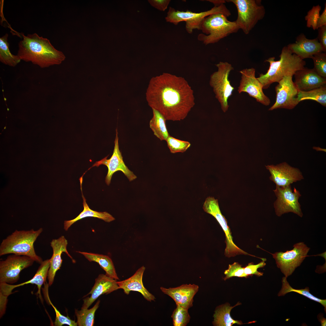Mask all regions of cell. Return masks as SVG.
I'll list each match as a JSON object with an SVG mask.
<instances>
[{
	"mask_svg": "<svg viewBox=\"0 0 326 326\" xmlns=\"http://www.w3.org/2000/svg\"><path fill=\"white\" fill-rule=\"evenodd\" d=\"M146 98L152 109L173 121L185 118L195 104L193 91L186 80L167 73L151 79Z\"/></svg>",
	"mask_w": 326,
	"mask_h": 326,
	"instance_id": "cell-1",
	"label": "cell"
},
{
	"mask_svg": "<svg viewBox=\"0 0 326 326\" xmlns=\"http://www.w3.org/2000/svg\"><path fill=\"white\" fill-rule=\"evenodd\" d=\"M21 35L23 39L18 43L17 55L21 60L45 68L60 64L65 60L62 52L56 49L47 38L36 33Z\"/></svg>",
	"mask_w": 326,
	"mask_h": 326,
	"instance_id": "cell-2",
	"label": "cell"
},
{
	"mask_svg": "<svg viewBox=\"0 0 326 326\" xmlns=\"http://www.w3.org/2000/svg\"><path fill=\"white\" fill-rule=\"evenodd\" d=\"M280 57L277 61L275 60L274 57L265 61L269 63V68L266 73L260 74L257 78L263 89L268 88L271 84L278 82L285 76H293L296 71L305 67V62L293 53L287 46L283 48Z\"/></svg>",
	"mask_w": 326,
	"mask_h": 326,
	"instance_id": "cell-3",
	"label": "cell"
},
{
	"mask_svg": "<svg viewBox=\"0 0 326 326\" xmlns=\"http://www.w3.org/2000/svg\"><path fill=\"white\" fill-rule=\"evenodd\" d=\"M43 231L42 228L37 230H15L2 241L0 256L11 254L27 256L40 264L43 260L36 253L34 244Z\"/></svg>",
	"mask_w": 326,
	"mask_h": 326,
	"instance_id": "cell-4",
	"label": "cell"
},
{
	"mask_svg": "<svg viewBox=\"0 0 326 326\" xmlns=\"http://www.w3.org/2000/svg\"><path fill=\"white\" fill-rule=\"evenodd\" d=\"M224 14H213L206 17L201 23L200 30L203 33L197 36L198 40L205 45L216 43L240 29L235 21H230Z\"/></svg>",
	"mask_w": 326,
	"mask_h": 326,
	"instance_id": "cell-5",
	"label": "cell"
},
{
	"mask_svg": "<svg viewBox=\"0 0 326 326\" xmlns=\"http://www.w3.org/2000/svg\"><path fill=\"white\" fill-rule=\"evenodd\" d=\"M219 13H223L228 17L231 15L230 11L225 3L214 6L209 10L199 13L189 10L184 11L176 10L170 7L165 19L167 22L176 25L181 22L185 21L186 30L188 33L191 34L194 29L200 30L201 23L206 17L211 14Z\"/></svg>",
	"mask_w": 326,
	"mask_h": 326,
	"instance_id": "cell-6",
	"label": "cell"
},
{
	"mask_svg": "<svg viewBox=\"0 0 326 326\" xmlns=\"http://www.w3.org/2000/svg\"><path fill=\"white\" fill-rule=\"evenodd\" d=\"M225 2L233 3L235 6L238 16L235 21L240 29L246 34H249L258 22L265 16V10L257 0H229Z\"/></svg>",
	"mask_w": 326,
	"mask_h": 326,
	"instance_id": "cell-7",
	"label": "cell"
},
{
	"mask_svg": "<svg viewBox=\"0 0 326 326\" xmlns=\"http://www.w3.org/2000/svg\"><path fill=\"white\" fill-rule=\"evenodd\" d=\"M215 65L218 70L210 75L209 83L216 98L220 104L222 110L225 112L229 107L228 99L232 95L235 89L229 79L230 72L234 68L227 62H220Z\"/></svg>",
	"mask_w": 326,
	"mask_h": 326,
	"instance_id": "cell-8",
	"label": "cell"
},
{
	"mask_svg": "<svg viewBox=\"0 0 326 326\" xmlns=\"http://www.w3.org/2000/svg\"><path fill=\"white\" fill-rule=\"evenodd\" d=\"M292 249L285 252L271 254L277 267L286 278L291 275L307 256L310 248L303 242L297 243Z\"/></svg>",
	"mask_w": 326,
	"mask_h": 326,
	"instance_id": "cell-9",
	"label": "cell"
},
{
	"mask_svg": "<svg viewBox=\"0 0 326 326\" xmlns=\"http://www.w3.org/2000/svg\"><path fill=\"white\" fill-rule=\"evenodd\" d=\"M203 209L205 212L211 215L216 219L225 233L226 247L224 254L226 257H230L239 254L254 256L241 250L234 243L230 229L227 224L226 219L221 213L218 200L213 197H207L203 204Z\"/></svg>",
	"mask_w": 326,
	"mask_h": 326,
	"instance_id": "cell-10",
	"label": "cell"
},
{
	"mask_svg": "<svg viewBox=\"0 0 326 326\" xmlns=\"http://www.w3.org/2000/svg\"><path fill=\"white\" fill-rule=\"evenodd\" d=\"M273 191L277 198L274 203L277 216H280L284 214L292 212L302 217L303 215L298 202L301 195L298 190L294 187L293 192L290 185L283 187L276 186Z\"/></svg>",
	"mask_w": 326,
	"mask_h": 326,
	"instance_id": "cell-11",
	"label": "cell"
},
{
	"mask_svg": "<svg viewBox=\"0 0 326 326\" xmlns=\"http://www.w3.org/2000/svg\"><path fill=\"white\" fill-rule=\"evenodd\" d=\"M35 261L30 257L12 254L0 261V283L12 284L19 279L23 270L32 265Z\"/></svg>",
	"mask_w": 326,
	"mask_h": 326,
	"instance_id": "cell-12",
	"label": "cell"
},
{
	"mask_svg": "<svg viewBox=\"0 0 326 326\" xmlns=\"http://www.w3.org/2000/svg\"><path fill=\"white\" fill-rule=\"evenodd\" d=\"M292 76H286L278 82L275 87L276 99L274 104L269 109L278 108L291 110L299 103L297 96L299 92L292 80Z\"/></svg>",
	"mask_w": 326,
	"mask_h": 326,
	"instance_id": "cell-13",
	"label": "cell"
},
{
	"mask_svg": "<svg viewBox=\"0 0 326 326\" xmlns=\"http://www.w3.org/2000/svg\"><path fill=\"white\" fill-rule=\"evenodd\" d=\"M239 72L241 74V78L238 88V93L246 92L257 102L265 106L269 105L270 100L263 92L262 84L255 77V69L253 68L244 69Z\"/></svg>",
	"mask_w": 326,
	"mask_h": 326,
	"instance_id": "cell-14",
	"label": "cell"
},
{
	"mask_svg": "<svg viewBox=\"0 0 326 326\" xmlns=\"http://www.w3.org/2000/svg\"><path fill=\"white\" fill-rule=\"evenodd\" d=\"M118 134L117 129H116L114 148L111 158L107 159V156L101 160L96 162L92 166L88 169L89 170L93 167H98L101 165L106 166L108 168V171L105 178V181L108 185H109L110 183L111 178L113 174L119 171L122 172L130 181H133L137 177L133 172L130 170L126 165L123 161L121 153L119 149Z\"/></svg>",
	"mask_w": 326,
	"mask_h": 326,
	"instance_id": "cell-15",
	"label": "cell"
},
{
	"mask_svg": "<svg viewBox=\"0 0 326 326\" xmlns=\"http://www.w3.org/2000/svg\"><path fill=\"white\" fill-rule=\"evenodd\" d=\"M271 174L270 179L276 186L283 187L303 179L302 173L298 168L290 166L286 162L265 166Z\"/></svg>",
	"mask_w": 326,
	"mask_h": 326,
	"instance_id": "cell-16",
	"label": "cell"
},
{
	"mask_svg": "<svg viewBox=\"0 0 326 326\" xmlns=\"http://www.w3.org/2000/svg\"><path fill=\"white\" fill-rule=\"evenodd\" d=\"M50 266V259L46 260L40 264L36 273L30 280L25 282L17 285L9 284L5 283H0V296L7 298L12 294V290L14 288L28 284L36 285L38 288L37 295L42 300L41 294V287L45 284L47 277Z\"/></svg>",
	"mask_w": 326,
	"mask_h": 326,
	"instance_id": "cell-17",
	"label": "cell"
},
{
	"mask_svg": "<svg viewBox=\"0 0 326 326\" xmlns=\"http://www.w3.org/2000/svg\"><path fill=\"white\" fill-rule=\"evenodd\" d=\"M119 289L117 280L106 274H100L95 279V283L91 290L84 297L91 294L90 297L83 299V303L81 308L86 309L101 295L109 294Z\"/></svg>",
	"mask_w": 326,
	"mask_h": 326,
	"instance_id": "cell-18",
	"label": "cell"
},
{
	"mask_svg": "<svg viewBox=\"0 0 326 326\" xmlns=\"http://www.w3.org/2000/svg\"><path fill=\"white\" fill-rule=\"evenodd\" d=\"M160 289L164 293L171 298L176 305L188 309L193 305V298L198 291L199 286L194 284H185L175 288L161 287Z\"/></svg>",
	"mask_w": 326,
	"mask_h": 326,
	"instance_id": "cell-19",
	"label": "cell"
},
{
	"mask_svg": "<svg viewBox=\"0 0 326 326\" xmlns=\"http://www.w3.org/2000/svg\"><path fill=\"white\" fill-rule=\"evenodd\" d=\"M50 243L53 249V254L50 259V266L47 277L49 286L53 284L56 273L61 266L62 262L61 254L63 252H65L72 259L73 262H75V260L67 250L68 241L64 236H62L57 239H53Z\"/></svg>",
	"mask_w": 326,
	"mask_h": 326,
	"instance_id": "cell-20",
	"label": "cell"
},
{
	"mask_svg": "<svg viewBox=\"0 0 326 326\" xmlns=\"http://www.w3.org/2000/svg\"><path fill=\"white\" fill-rule=\"evenodd\" d=\"M294 82L299 91H308L326 85V79L320 76L314 68L304 67L296 72Z\"/></svg>",
	"mask_w": 326,
	"mask_h": 326,
	"instance_id": "cell-21",
	"label": "cell"
},
{
	"mask_svg": "<svg viewBox=\"0 0 326 326\" xmlns=\"http://www.w3.org/2000/svg\"><path fill=\"white\" fill-rule=\"evenodd\" d=\"M287 46L293 53L303 60L311 58L314 55L323 52L317 38L309 39L303 34L297 37L295 43L289 44Z\"/></svg>",
	"mask_w": 326,
	"mask_h": 326,
	"instance_id": "cell-22",
	"label": "cell"
},
{
	"mask_svg": "<svg viewBox=\"0 0 326 326\" xmlns=\"http://www.w3.org/2000/svg\"><path fill=\"white\" fill-rule=\"evenodd\" d=\"M145 267L142 266L139 268L131 277L123 281H117L119 288L123 289L124 293L128 295L131 291L140 293L147 300L151 302L155 300V296L145 287L142 283V277Z\"/></svg>",
	"mask_w": 326,
	"mask_h": 326,
	"instance_id": "cell-23",
	"label": "cell"
},
{
	"mask_svg": "<svg viewBox=\"0 0 326 326\" xmlns=\"http://www.w3.org/2000/svg\"><path fill=\"white\" fill-rule=\"evenodd\" d=\"M81 189L82 192V196L83 199V206L84 209L82 212L75 218L72 220H65L64 223V229L66 231L68 230L69 228L74 223L82 219L87 217H93L102 219L104 221L109 222L115 220V219L111 214L106 212H100L91 209L89 207L86 203L82 192V178L79 179Z\"/></svg>",
	"mask_w": 326,
	"mask_h": 326,
	"instance_id": "cell-24",
	"label": "cell"
},
{
	"mask_svg": "<svg viewBox=\"0 0 326 326\" xmlns=\"http://www.w3.org/2000/svg\"><path fill=\"white\" fill-rule=\"evenodd\" d=\"M76 252L83 255L89 261H94L98 263L105 271V274L107 276L117 280H119L113 261L108 256L91 253Z\"/></svg>",
	"mask_w": 326,
	"mask_h": 326,
	"instance_id": "cell-25",
	"label": "cell"
},
{
	"mask_svg": "<svg viewBox=\"0 0 326 326\" xmlns=\"http://www.w3.org/2000/svg\"><path fill=\"white\" fill-rule=\"evenodd\" d=\"M238 303L233 306H231L228 303H226L218 306L216 309L214 314V321L213 324L216 326H231L236 324H242L241 321L235 320L232 318L230 315L231 310L235 306L240 305Z\"/></svg>",
	"mask_w": 326,
	"mask_h": 326,
	"instance_id": "cell-26",
	"label": "cell"
},
{
	"mask_svg": "<svg viewBox=\"0 0 326 326\" xmlns=\"http://www.w3.org/2000/svg\"><path fill=\"white\" fill-rule=\"evenodd\" d=\"M153 116L149 122L154 135L161 141L166 140L170 135L166 125V120L158 111L152 109Z\"/></svg>",
	"mask_w": 326,
	"mask_h": 326,
	"instance_id": "cell-27",
	"label": "cell"
},
{
	"mask_svg": "<svg viewBox=\"0 0 326 326\" xmlns=\"http://www.w3.org/2000/svg\"><path fill=\"white\" fill-rule=\"evenodd\" d=\"M8 35L6 34L0 38V61L3 64L14 67L21 60L17 55L11 53L8 42Z\"/></svg>",
	"mask_w": 326,
	"mask_h": 326,
	"instance_id": "cell-28",
	"label": "cell"
},
{
	"mask_svg": "<svg viewBox=\"0 0 326 326\" xmlns=\"http://www.w3.org/2000/svg\"><path fill=\"white\" fill-rule=\"evenodd\" d=\"M297 98L299 102L306 100H312L326 107V85L308 91H299Z\"/></svg>",
	"mask_w": 326,
	"mask_h": 326,
	"instance_id": "cell-29",
	"label": "cell"
},
{
	"mask_svg": "<svg viewBox=\"0 0 326 326\" xmlns=\"http://www.w3.org/2000/svg\"><path fill=\"white\" fill-rule=\"evenodd\" d=\"M282 288L279 292L278 296H283L287 293L291 292H294L302 295L310 299L319 302L321 304L324 308V311H326V300L322 299L315 296L309 292V288L306 287L304 289H296L292 288L289 285L287 280L286 278L283 277L282 280Z\"/></svg>",
	"mask_w": 326,
	"mask_h": 326,
	"instance_id": "cell-30",
	"label": "cell"
},
{
	"mask_svg": "<svg viewBox=\"0 0 326 326\" xmlns=\"http://www.w3.org/2000/svg\"><path fill=\"white\" fill-rule=\"evenodd\" d=\"M100 301H97L94 306L90 309H82L78 310L75 309V314L77 318L78 325L79 326H92L94 325L95 312L99 306Z\"/></svg>",
	"mask_w": 326,
	"mask_h": 326,
	"instance_id": "cell-31",
	"label": "cell"
},
{
	"mask_svg": "<svg viewBox=\"0 0 326 326\" xmlns=\"http://www.w3.org/2000/svg\"><path fill=\"white\" fill-rule=\"evenodd\" d=\"M171 317L174 326H185L190 318L188 309L178 305H176V308L173 311Z\"/></svg>",
	"mask_w": 326,
	"mask_h": 326,
	"instance_id": "cell-32",
	"label": "cell"
},
{
	"mask_svg": "<svg viewBox=\"0 0 326 326\" xmlns=\"http://www.w3.org/2000/svg\"><path fill=\"white\" fill-rule=\"evenodd\" d=\"M171 153H183L190 146L191 144L187 141L176 139L169 135L166 140Z\"/></svg>",
	"mask_w": 326,
	"mask_h": 326,
	"instance_id": "cell-33",
	"label": "cell"
},
{
	"mask_svg": "<svg viewBox=\"0 0 326 326\" xmlns=\"http://www.w3.org/2000/svg\"><path fill=\"white\" fill-rule=\"evenodd\" d=\"M314 69L321 77L326 79V54L324 52L317 53L312 57Z\"/></svg>",
	"mask_w": 326,
	"mask_h": 326,
	"instance_id": "cell-34",
	"label": "cell"
},
{
	"mask_svg": "<svg viewBox=\"0 0 326 326\" xmlns=\"http://www.w3.org/2000/svg\"><path fill=\"white\" fill-rule=\"evenodd\" d=\"M224 273L225 276L223 279L225 280L233 277L247 278L248 276L244 273V268L236 262L229 264L228 268L225 271Z\"/></svg>",
	"mask_w": 326,
	"mask_h": 326,
	"instance_id": "cell-35",
	"label": "cell"
},
{
	"mask_svg": "<svg viewBox=\"0 0 326 326\" xmlns=\"http://www.w3.org/2000/svg\"><path fill=\"white\" fill-rule=\"evenodd\" d=\"M321 7L319 5L313 6L307 13L305 17L307 21V26L312 27L314 30L316 29L317 23L320 16Z\"/></svg>",
	"mask_w": 326,
	"mask_h": 326,
	"instance_id": "cell-36",
	"label": "cell"
},
{
	"mask_svg": "<svg viewBox=\"0 0 326 326\" xmlns=\"http://www.w3.org/2000/svg\"><path fill=\"white\" fill-rule=\"evenodd\" d=\"M48 295V299L49 303L54 308L55 312L56 317L54 323V325L56 326H62L64 324L68 325L70 326H78L77 323L75 320L70 319L68 316H66L62 315L56 308L53 305L51 302Z\"/></svg>",
	"mask_w": 326,
	"mask_h": 326,
	"instance_id": "cell-37",
	"label": "cell"
},
{
	"mask_svg": "<svg viewBox=\"0 0 326 326\" xmlns=\"http://www.w3.org/2000/svg\"><path fill=\"white\" fill-rule=\"evenodd\" d=\"M264 260H262L260 263L256 264H254L252 263H250L244 267V273L248 276L253 275H255L258 276L263 275V273L258 272L257 269L259 268L264 267L266 263Z\"/></svg>",
	"mask_w": 326,
	"mask_h": 326,
	"instance_id": "cell-38",
	"label": "cell"
},
{
	"mask_svg": "<svg viewBox=\"0 0 326 326\" xmlns=\"http://www.w3.org/2000/svg\"><path fill=\"white\" fill-rule=\"evenodd\" d=\"M148 1L152 6L159 10L164 11L167 9L171 0H149Z\"/></svg>",
	"mask_w": 326,
	"mask_h": 326,
	"instance_id": "cell-39",
	"label": "cell"
},
{
	"mask_svg": "<svg viewBox=\"0 0 326 326\" xmlns=\"http://www.w3.org/2000/svg\"><path fill=\"white\" fill-rule=\"evenodd\" d=\"M317 37L323 51H326V25L319 28Z\"/></svg>",
	"mask_w": 326,
	"mask_h": 326,
	"instance_id": "cell-40",
	"label": "cell"
},
{
	"mask_svg": "<svg viewBox=\"0 0 326 326\" xmlns=\"http://www.w3.org/2000/svg\"><path fill=\"white\" fill-rule=\"evenodd\" d=\"M326 25V4L321 14L320 15L317 23L316 29L322 26Z\"/></svg>",
	"mask_w": 326,
	"mask_h": 326,
	"instance_id": "cell-41",
	"label": "cell"
},
{
	"mask_svg": "<svg viewBox=\"0 0 326 326\" xmlns=\"http://www.w3.org/2000/svg\"><path fill=\"white\" fill-rule=\"evenodd\" d=\"M213 3L214 6L219 5L223 3H225V1L223 0H206Z\"/></svg>",
	"mask_w": 326,
	"mask_h": 326,
	"instance_id": "cell-42",
	"label": "cell"
},
{
	"mask_svg": "<svg viewBox=\"0 0 326 326\" xmlns=\"http://www.w3.org/2000/svg\"><path fill=\"white\" fill-rule=\"evenodd\" d=\"M318 320L321 322V326H326V319L324 318L322 315H318Z\"/></svg>",
	"mask_w": 326,
	"mask_h": 326,
	"instance_id": "cell-43",
	"label": "cell"
},
{
	"mask_svg": "<svg viewBox=\"0 0 326 326\" xmlns=\"http://www.w3.org/2000/svg\"><path fill=\"white\" fill-rule=\"evenodd\" d=\"M6 128V126H5V127H4V129H5Z\"/></svg>",
	"mask_w": 326,
	"mask_h": 326,
	"instance_id": "cell-44",
	"label": "cell"
}]
</instances>
